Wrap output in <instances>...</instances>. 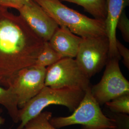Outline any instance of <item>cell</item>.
<instances>
[{
	"label": "cell",
	"instance_id": "obj_1",
	"mask_svg": "<svg viewBox=\"0 0 129 129\" xmlns=\"http://www.w3.org/2000/svg\"><path fill=\"white\" fill-rule=\"evenodd\" d=\"M19 15L0 6V79L8 81L20 69L35 64L44 45Z\"/></svg>",
	"mask_w": 129,
	"mask_h": 129
},
{
	"label": "cell",
	"instance_id": "obj_2",
	"mask_svg": "<svg viewBox=\"0 0 129 129\" xmlns=\"http://www.w3.org/2000/svg\"><path fill=\"white\" fill-rule=\"evenodd\" d=\"M39 5L59 25L68 28L80 37L106 36L105 21L91 18L70 8L60 0H33Z\"/></svg>",
	"mask_w": 129,
	"mask_h": 129
},
{
	"label": "cell",
	"instance_id": "obj_3",
	"mask_svg": "<svg viewBox=\"0 0 129 129\" xmlns=\"http://www.w3.org/2000/svg\"><path fill=\"white\" fill-rule=\"evenodd\" d=\"M85 91L79 89H56L45 86L37 95L19 110L20 124L16 129H23L29 120L39 114L48 106L58 105L73 112L82 100Z\"/></svg>",
	"mask_w": 129,
	"mask_h": 129
},
{
	"label": "cell",
	"instance_id": "obj_4",
	"mask_svg": "<svg viewBox=\"0 0 129 129\" xmlns=\"http://www.w3.org/2000/svg\"><path fill=\"white\" fill-rule=\"evenodd\" d=\"M100 106L92 96L90 87L71 115L52 117L50 122L56 129L76 124L81 125V129H115L113 120L103 113Z\"/></svg>",
	"mask_w": 129,
	"mask_h": 129
},
{
	"label": "cell",
	"instance_id": "obj_5",
	"mask_svg": "<svg viewBox=\"0 0 129 129\" xmlns=\"http://www.w3.org/2000/svg\"><path fill=\"white\" fill-rule=\"evenodd\" d=\"M45 86L56 89H79L84 91L91 87L90 78L72 58H62L47 67Z\"/></svg>",
	"mask_w": 129,
	"mask_h": 129
},
{
	"label": "cell",
	"instance_id": "obj_6",
	"mask_svg": "<svg viewBox=\"0 0 129 129\" xmlns=\"http://www.w3.org/2000/svg\"><path fill=\"white\" fill-rule=\"evenodd\" d=\"M118 57L109 58L101 80L90 87L92 96L103 105L120 96L129 94V82L122 73Z\"/></svg>",
	"mask_w": 129,
	"mask_h": 129
},
{
	"label": "cell",
	"instance_id": "obj_7",
	"mask_svg": "<svg viewBox=\"0 0 129 129\" xmlns=\"http://www.w3.org/2000/svg\"><path fill=\"white\" fill-rule=\"evenodd\" d=\"M109 48L107 36L82 37L75 59L90 78L106 66L109 59Z\"/></svg>",
	"mask_w": 129,
	"mask_h": 129
},
{
	"label": "cell",
	"instance_id": "obj_8",
	"mask_svg": "<svg viewBox=\"0 0 129 129\" xmlns=\"http://www.w3.org/2000/svg\"><path fill=\"white\" fill-rule=\"evenodd\" d=\"M46 68L33 65L20 69L8 81L6 88L17 98L19 109L36 96L45 86Z\"/></svg>",
	"mask_w": 129,
	"mask_h": 129
},
{
	"label": "cell",
	"instance_id": "obj_9",
	"mask_svg": "<svg viewBox=\"0 0 129 129\" xmlns=\"http://www.w3.org/2000/svg\"><path fill=\"white\" fill-rule=\"evenodd\" d=\"M33 31L44 42H48L59 26L55 21L33 0L17 10Z\"/></svg>",
	"mask_w": 129,
	"mask_h": 129
},
{
	"label": "cell",
	"instance_id": "obj_10",
	"mask_svg": "<svg viewBox=\"0 0 129 129\" xmlns=\"http://www.w3.org/2000/svg\"><path fill=\"white\" fill-rule=\"evenodd\" d=\"M107 14L105 19L106 36L109 42V58L121 59L116 47L117 24L125 8L129 5V0H106Z\"/></svg>",
	"mask_w": 129,
	"mask_h": 129
},
{
	"label": "cell",
	"instance_id": "obj_11",
	"mask_svg": "<svg viewBox=\"0 0 129 129\" xmlns=\"http://www.w3.org/2000/svg\"><path fill=\"white\" fill-rule=\"evenodd\" d=\"M82 37L71 32L68 28L59 26L49 40L51 47L62 58L76 57Z\"/></svg>",
	"mask_w": 129,
	"mask_h": 129
},
{
	"label": "cell",
	"instance_id": "obj_12",
	"mask_svg": "<svg viewBox=\"0 0 129 129\" xmlns=\"http://www.w3.org/2000/svg\"><path fill=\"white\" fill-rule=\"evenodd\" d=\"M0 79V105L4 106L15 123L19 122V110L17 98L9 88L1 86Z\"/></svg>",
	"mask_w": 129,
	"mask_h": 129
},
{
	"label": "cell",
	"instance_id": "obj_13",
	"mask_svg": "<svg viewBox=\"0 0 129 129\" xmlns=\"http://www.w3.org/2000/svg\"><path fill=\"white\" fill-rule=\"evenodd\" d=\"M82 6L94 18L105 21L107 14L106 0H60Z\"/></svg>",
	"mask_w": 129,
	"mask_h": 129
},
{
	"label": "cell",
	"instance_id": "obj_14",
	"mask_svg": "<svg viewBox=\"0 0 129 129\" xmlns=\"http://www.w3.org/2000/svg\"><path fill=\"white\" fill-rule=\"evenodd\" d=\"M61 58L62 57L51 47L48 42H44L34 65L46 68Z\"/></svg>",
	"mask_w": 129,
	"mask_h": 129
},
{
	"label": "cell",
	"instance_id": "obj_15",
	"mask_svg": "<svg viewBox=\"0 0 129 129\" xmlns=\"http://www.w3.org/2000/svg\"><path fill=\"white\" fill-rule=\"evenodd\" d=\"M52 113L50 111H42L39 114L29 120L23 129H57L50 122Z\"/></svg>",
	"mask_w": 129,
	"mask_h": 129
},
{
	"label": "cell",
	"instance_id": "obj_16",
	"mask_svg": "<svg viewBox=\"0 0 129 129\" xmlns=\"http://www.w3.org/2000/svg\"><path fill=\"white\" fill-rule=\"evenodd\" d=\"M110 111L114 113L129 114V94L117 97L105 104Z\"/></svg>",
	"mask_w": 129,
	"mask_h": 129
},
{
	"label": "cell",
	"instance_id": "obj_17",
	"mask_svg": "<svg viewBox=\"0 0 129 129\" xmlns=\"http://www.w3.org/2000/svg\"><path fill=\"white\" fill-rule=\"evenodd\" d=\"M107 117L113 120L115 125V129H129V117L128 114L114 113L107 110Z\"/></svg>",
	"mask_w": 129,
	"mask_h": 129
},
{
	"label": "cell",
	"instance_id": "obj_18",
	"mask_svg": "<svg viewBox=\"0 0 129 129\" xmlns=\"http://www.w3.org/2000/svg\"><path fill=\"white\" fill-rule=\"evenodd\" d=\"M121 34L123 38L126 42H129V20L124 11L120 16L117 24V29Z\"/></svg>",
	"mask_w": 129,
	"mask_h": 129
},
{
	"label": "cell",
	"instance_id": "obj_19",
	"mask_svg": "<svg viewBox=\"0 0 129 129\" xmlns=\"http://www.w3.org/2000/svg\"><path fill=\"white\" fill-rule=\"evenodd\" d=\"M116 47L120 57L122 58V62L125 66L129 69V50L120 42L117 39Z\"/></svg>",
	"mask_w": 129,
	"mask_h": 129
},
{
	"label": "cell",
	"instance_id": "obj_20",
	"mask_svg": "<svg viewBox=\"0 0 129 129\" xmlns=\"http://www.w3.org/2000/svg\"><path fill=\"white\" fill-rule=\"evenodd\" d=\"M30 0H0V6L6 8H12L19 9Z\"/></svg>",
	"mask_w": 129,
	"mask_h": 129
},
{
	"label": "cell",
	"instance_id": "obj_21",
	"mask_svg": "<svg viewBox=\"0 0 129 129\" xmlns=\"http://www.w3.org/2000/svg\"><path fill=\"white\" fill-rule=\"evenodd\" d=\"M3 109H1V108H0V128H1V126H2V125L4 124V123H5V118H4L1 116L2 113H3Z\"/></svg>",
	"mask_w": 129,
	"mask_h": 129
}]
</instances>
